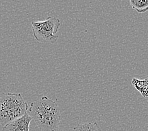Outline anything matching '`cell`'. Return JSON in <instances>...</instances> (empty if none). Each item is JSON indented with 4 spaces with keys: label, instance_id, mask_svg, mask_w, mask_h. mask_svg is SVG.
I'll use <instances>...</instances> for the list:
<instances>
[{
    "label": "cell",
    "instance_id": "obj_1",
    "mask_svg": "<svg viewBox=\"0 0 148 131\" xmlns=\"http://www.w3.org/2000/svg\"><path fill=\"white\" fill-rule=\"evenodd\" d=\"M29 115L41 131H58L61 116L59 106L46 96L38 97L29 108Z\"/></svg>",
    "mask_w": 148,
    "mask_h": 131
},
{
    "label": "cell",
    "instance_id": "obj_2",
    "mask_svg": "<svg viewBox=\"0 0 148 131\" xmlns=\"http://www.w3.org/2000/svg\"><path fill=\"white\" fill-rule=\"evenodd\" d=\"M29 106L20 93H0V125L4 127L22 117Z\"/></svg>",
    "mask_w": 148,
    "mask_h": 131
},
{
    "label": "cell",
    "instance_id": "obj_3",
    "mask_svg": "<svg viewBox=\"0 0 148 131\" xmlns=\"http://www.w3.org/2000/svg\"><path fill=\"white\" fill-rule=\"evenodd\" d=\"M60 26V20L53 16L48 17L43 22L32 23L34 38L40 43H55L59 38L56 34L58 32Z\"/></svg>",
    "mask_w": 148,
    "mask_h": 131
},
{
    "label": "cell",
    "instance_id": "obj_4",
    "mask_svg": "<svg viewBox=\"0 0 148 131\" xmlns=\"http://www.w3.org/2000/svg\"><path fill=\"white\" fill-rule=\"evenodd\" d=\"M32 120L27 112L22 117L5 126L2 131H30V124Z\"/></svg>",
    "mask_w": 148,
    "mask_h": 131
},
{
    "label": "cell",
    "instance_id": "obj_5",
    "mask_svg": "<svg viewBox=\"0 0 148 131\" xmlns=\"http://www.w3.org/2000/svg\"><path fill=\"white\" fill-rule=\"evenodd\" d=\"M132 84L144 98L148 97V79L140 80L134 78L132 80Z\"/></svg>",
    "mask_w": 148,
    "mask_h": 131
},
{
    "label": "cell",
    "instance_id": "obj_6",
    "mask_svg": "<svg viewBox=\"0 0 148 131\" xmlns=\"http://www.w3.org/2000/svg\"><path fill=\"white\" fill-rule=\"evenodd\" d=\"M132 8L139 13L148 11V0H130Z\"/></svg>",
    "mask_w": 148,
    "mask_h": 131
},
{
    "label": "cell",
    "instance_id": "obj_7",
    "mask_svg": "<svg viewBox=\"0 0 148 131\" xmlns=\"http://www.w3.org/2000/svg\"><path fill=\"white\" fill-rule=\"evenodd\" d=\"M74 131H101L97 122L79 123L74 127Z\"/></svg>",
    "mask_w": 148,
    "mask_h": 131
},
{
    "label": "cell",
    "instance_id": "obj_8",
    "mask_svg": "<svg viewBox=\"0 0 148 131\" xmlns=\"http://www.w3.org/2000/svg\"><path fill=\"white\" fill-rule=\"evenodd\" d=\"M147 131H148V130H147Z\"/></svg>",
    "mask_w": 148,
    "mask_h": 131
}]
</instances>
